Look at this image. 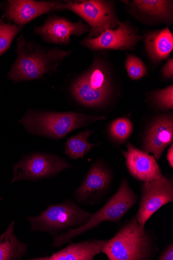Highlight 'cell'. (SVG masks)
I'll list each match as a JSON object with an SVG mask.
<instances>
[{
  "mask_svg": "<svg viewBox=\"0 0 173 260\" xmlns=\"http://www.w3.org/2000/svg\"><path fill=\"white\" fill-rule=\"evenodd\" d=\"M154 231L140 224L135 214L107 240L101 253L109 260H152L160 251Z\"/></svg>",
  "mask_w": 173,
  "mask_h": 260,
  "instance_id": "cell-1",
  "label": "cell"
},
{
  "mask_svg": "<svg viewBox=\"0 0 173 260\" xmlns=\"http://www.w3.org/2000/svg\"><path fill=\"white\" fill-rule=\"evenodd\" d=\"M16 47L17 58L8 74L9 79L15 83L40 79L57 72L59 64L73 52L43 49L23 34L17 38Z\"/></svg>",
  "mask_w": 173,
  "mask_h": 260,
  "instance_id": "cell-2",
  "label": "cell"
},
{
  "mask_svg": "<svg viewBox=\"0 0 173 260\" xmlns=\"http://www.w3.org/2000/svg\"><path fill=\"white\" fill-rule=\"evenodd\" d=\"M106 119L104 116L76 112L29 110L19 123L30 134L59 140L77 129Z\"/></svg>",
  "mask_w": 173,
  "mask_h": 260,
  "instance_id": "cell-3",
  "label": "cell"
},
{
  "mask_svg": "<svg viewBox=\"0 0 173 260\" xmlns=\"http://www.w3.org/2000/svg\"><path fill=\"white\" fill-rule=\"evenodd\" d=\"M139 196L124 178L116 193L99 210L92 214L89 220L82 226L69 229L53 237L52 247L60 248L72 242L73 239L97 227L104 222L118 223L137 203Z\"/></svg>",
  "mask_w": 173,
  "mask_h": 260,
  "instance_id": "cell-4",
  "label": "cell"
},
{
  "mask_svg": "<svg viewBox=\"0 0 173 260\" xmlns=\"http://www.w3.org/2000/svg\"><path fill=\"white\" fill-rule=\"evenodd\" d=\"M73 96L81 105L98 108L106 106L114 93L112 73L108 65L100 59H95L85 72L71 84Z\"/></svg>",
  "mask_w": 173,
  "mask_h": 260,
  "instance_id": "cell-5",
  "label": "cell"
},
{
  "mask_svg": "<svg viewBox=\"0 0 173 260\" xmlns=\"http://www.w3.org/2000/svg\"><path fill=\"white\" fill-rule=\"evenodd\" d=\"M92 214L75 201L66 200L49 205L36 216H28L30 231L44 232L52 237L69 229L79 228L87 222Z\"/></svg>",
  "mask_w": 173,
  "mask_h": 260,
  "instance_id": "cell-6",
  "label": "cell"
},
{
  "mask_svg": "<svg viewBox=\"0 0 173 260\" xmlns=\"http://www.w3.org/2000/svg\"><path fill=\"white\" fill-rule=\"evenodd\" d=\"M55 11H69L76 14L88 23L91 29L88 36L94 39L108 29H116L120 21L114 2L106 0H80L59 2Z\"/></svg>",
  "mask_w": 173,
  "mask_h": 260,
  "instance_id": "cell-7",
  "label": "cell"
},
{
  "mask_svg": "<svg viewBox=\"0 0 173 260\" xmlns=\"http://www.w3.org/2000/svg\"><path fill=\"white\" fill-rule=\"evenodd\" d=\"M72 165L56 154L33 152L22 156L12 168L11 184L20 181H37L56 176L72 169Z\"/></svg>",
  "mask_w": 173,
  "mask_h": 260,
  "instance_id": "cell-8",
  "label": "cell"
},
{
  "mask_svg": "<svg viewBox=\"0 0 173 260\" xmlns=\"http://www.w3.org/2000/svg\"><path fill=\"white\" fill-rule=\"evenodd\" d=\"M113 174L102 159H97L91 165L85 178L73 193L78 205H90L99 202L107 194L112 185Z\"/></svg>",
  "mask_w": 173,
  "mask_h": 260,
  "instance_id": "cell-9",
  "label": "cell"
},
{
  "mask_svg": "<svg viewBox=\"0 0 173 260\" xmlns=\"http://www.w3.org/2000/svg\"><path fill=\"white\" fill-rule=\"evenodd\" d=\"M141 197L136 216L145 225L151 217L163 206L173 201V181L167 176L148 182H141Z\"/></svg>",
  "mask_w": 173,
  "mask_h": 260,
  "instance_id": "cell-10",
  "label": "cell"
},
{
  "mask_svg": "<svg viewBox=\"0 0 173 260\" xmlns=\"http://www.w3.org/2000/svg\"><path fill=\"white\" fill-rule=\"evenodd\" d=\"M143 40L137 29L129 20L121 22L116 29H108L94 39L86 38L80 44L93 51H132Z\"/></svg>",
  "mask_w": 173,
  "mask_h": 260,
  "instance_id": "cell-11",
  "label": "cell"
},
{
  "mask_svg": "<svg viewBox=\"0 0 173 260\" xmlns=\"http://www.w3.org/2000/svg\"><path fill=\"white\" fill-rule=\"evenodd\" d=\"M172 143V113L160 114L146 127L142 139L141 150L153 154L159 161L166 148Z\"/></svg>",
  "mask_w": 173,
  "mask_h": 260,
  "instance_id": "cell-12",
  "label": "cell"
},
{
  "mask_svg": "<svg viewBox=\"0 0 173 260\" xmlns=\"http://www.w3.org/2000/svg\"><path fill=\"white\" fill-rule=\"evenodd\" d=\"M90 28L82 20L72 22L64 17L53 15L49 16L43 25L34 32L46 42L57 45H68L71 37H80L90 31Z\"/></svg>",
  "mask_w": 173,
  "mask_h": 260,
  "instance_id": "cell-13",
  "label": "cell"
},
{
  "mask_svg": "<svg viewBox=\"0 0 173 260\" xmlns=\"http://www.w3.org/2000/svg\"><path fill=\"white\" fill-rule=\"evenodd\" d=\"M127 151L121 150L126 159V166L129 174L140 182H148L161 178L162 176L157 159L141 149L128 143Z\"/></svg>",
  "mask_w": 173,
  "mask_h": 260,
  "instance_id": "cell-14",
  "label": "cell"
},
{
  "mask_svg": "<svg viewBox=\"0 0 173 260\" xmlns=\"http://www.w3.org/2000/svg\"><path fill=\"white\" fill-rule=\"evenodd\" d=\"M58 2L9 0L4 9V18L23 26L45 14L55 11Z\"/></svg>",
  "mask_w": 173,
  "mask_h": 260,
  "instance_id": "cell-15",
  "label": "cell"
},
{
  "mask_svg": "<svg viewBox=\"0 0 173 260\" xmlns=\"http://www.w3.org/2000/svg\"><path fill=\"white\" fill-rule=\"evenodd\" d=\"M128 2L131 13L146 22L164 23L170 25L173 21V2L169 0H133Z\"/></svg>",
  "mask_w": 173,
  "mask_h": 260,
  "instance_id": "cell-16",
  "label": "cell"
},
{
  "mask_svg": "<svg viewBox=\"0 0 173 260\" xmlns=\"http://www.w3.org/2000/svg\"><path fill=\"white\" fill-rule=\"evenodd\" d=\"M108 240L90 239L69 243L66 247L51 255L29 258V260H93L102 252Z\"/></svg>",
  "mask_w": 173,
  "mask_h": 260,
  "instance_id": "cell-17",
  "label": "cell"
},
{
  "mask_svg": "<svg viewBox=\"0 0 173 260\" xmlns=\"http://www.w3.org/2000/svg\"><path fill=\"white\" fill-rule=\"evenodd\" d=\"M143 39L146 52L154 63L168 58L173 50V35L168 27L148 32Z\"/></svg>",
  "mask_w": 173,
  "mask_h": 260,
  "instance_id": "cell-18",
  "label": "cell"
},
{
  "mask_svg": "<svg viewBox=\"0 0 173 260\" xmlns=\"http://www.w3.org/2000/svg\"><path fill=\"white\" fill-rule=\"evenodd\" d=\"M15 224V220L11 221L0 235V260H20L28 253V245L17 238Z\"/></svg>",
  "mask_w": 173,
  "mask_h": 260,
  "instance_id": "cell-19",
  "label": "cell"
},
{
  "mask_svg": "<svg viewBox=\"0 0 173 260\" xmlns=\"http://www.w3.org/2000/svg\"><path fill=\"white\" fill-rule=\"evenodd\" d=\"M93 133V131L86 130L68 139L65 144L63 153L73 160L84 157L94 147L101 144L89 143V138Z\"/></svg>",
  "mask_w": 173,
  "mask_h": 260,
  "instance_id": "cell-20",
  "label": "cell"
},
{
  "mask_svg": "<svg viewBox=\"0 0 173 260\" xmlns=\"http://www.w3.org/2000/svg\"><path fill=\"white\" fill-rule=\"evenodd\" d=\"M133 132V125L127 117H120L113 120L108 128V137L116 146L128 143Z\"/></svg>",
  "mask_w": 173,
  "mask_h": 260,
  "instance_id": "cell-21",
  "label": "cell"
},
{
  "mask_svg": "<svg viewBox=\"0 0 173 260\" xmlns=\"http://www.w3.org/2000/svg\"><path fill=\"white\" fill-rule=\"evenodd\" d=\"M149 102L154 106L164 111L173 109V85L150 92L148 97Z\"/></svg>",
  "mask_w": 173,
  "mask_h": 260,
  "instance_id": "cell-22",
  "label": "cell"
},
{
  "mask_svg": "<svg viewBox=\"0 0 173 260\" xmlns=\"http://www.w3.org/2000/svg\"><path fill=\"white\" fill-rule=\"evenodd\" d=\"M4 19L3 16L0 19V56L10 49L14 38L23 28L11 23H6Z\"/></svg>",
  "mask_w": 173,
  "mask_h": 260,
  "instance_id": "cell-23",
  "label": "cell"
},
{
  "mask_svg": "<svg viewBox=\"0 0 173 260\" xmlns=\"http://www.w3.org/2000/svg\"><path fill=\"white\" fill-rule=\"evenodd\" d=\"M125 67L128 77L133 80H139L147 74L145 64L139 57L133 54L127 55Z\"/></svg>",
  "mask_w": 173,
  "mask_h": 260,
  "instance_id": "cell-24",
  "label": "cell"
},
{
  "mask_svg": "<svg viewBox=\"0 0 173 260\" xmlns=\"http://www.w3.org/2000/svg\"><path fill=\"white\" fill-rule=\"evenodd\" d=\"M161 74L165 79H172L173 78V59H168L166 63L163 66Z\"/></svg>",
  "mask_w": 173,
  "mask_h": 260,
  "instance_id": "cell-25",
  "label": "cell"
},
{
  "mask_svg": "<svg viewBox=\"0 0 173 260\" xmlns=\"http://www.w3.org/2000/svg\"><path fill=\"white\" fill-rule=\"evenodd\" d=\"M158 260H173V243L171 242L163 250Z\"/></svg>",
  "mask_w": 173,
  "mask_h": 260,
  "instance_id": "cell-26",
  "label": "cell"
},
{
  "mask_svg": "<svg viewBox=\"0 0 173 260\" xmlns=\"http://www.w3.org/2000/svg\"><path fill=\"white\" fill-rule=\"evenodd\" d=\"M166 159L171 169L173 168V144H171L168 149L166 154Z\"/></svg>",
  "mask_w": 173,
  "mask_h": 260,
  "instance_id": "cell-27",
  "label": "cell"
},
{
  "mask_svg": "<svg viewBox=\"0 0 173 260\" xmlns=\"http://www.w3.org/2000/svg\"><path fill=\"white\" fill-rule=\"evenodd\" d=\"M3 200V198H2V197H1V198H0V201H2Z\"/></svg>",
  "mask_w": 173,
  "mask_h": 260,
  "instance_id": "cell-28",
  "label": "cell"
},
{
  "mask_svg": "<svg viewBox=\"0 0 173 260\" xmlns=\"http://www.w3.org/2000/svg\"><path fill=\"white\" fill-rule=\"evenodd\" d=\"M0 198H1V197H0Z\"/></svg>",
  "mask_w": 173,
  "mask_h": 260,
  "instance_id": "cell-29",
  "label": "cell"
}]
</instances>
